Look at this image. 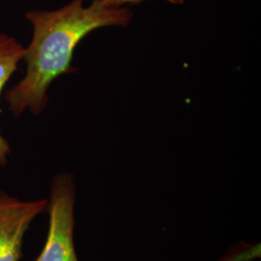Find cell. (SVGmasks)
Wrapping results in <instances>:
<instances>
[{
  "mask_svg": "<svg viewBox=\"0 0 261 261\" xmlns=\"http://www.w3.org/2000/svg\"><path fill=\"white\" fill-rule=\"evenodd\" d=\"M144 0H103V3L109 6V7H113V8H120V7H126V5L129 4H139ZM170 4L174 5H181L184 3L185 0H166Z\"/></svg>",
  "mask_w": 261,
  "mask_h": 261,
  "instance_id": "6",
  "label": "cell"
},
{
  "mask_svg": "<svg viewBox=\"0 0 261 261\" xmlns=\"http://www.w3.org/2000/svg\"><path fill=\"white\" fill-rule=\"evenodd\" d=\"M260 243L239 241L230 246L217 261H255L260 259Z\"/></svg>",
  "mask_w": 261,
  "mask_h": 261,
  "instance_id": "5",
  "label": "cell"
},
{
  "mask_svg": "<svg viewBox=\"0 0 261 261\" xmlns=\"http://www.w3.org/2000/svg\"><path fill=\"white\" fill-rule=\"evenodd\" d=\"M72 0L53 11L30 10L25 19L33 33L23 60L27 74L5 94L9 111L18 118L25 111L38 115L48 103L47 90L56 79L77 71L72 65L75 47L89 33L108 27L126 28L133 19L129 7L113 8L103 0Z\"/></svg>",
  "mask_w": 261,
  "mask_h": 261,
  "instance_id": "1",
  "label": "cell"
},
{
  "mask_svg": "<svg viewBox=\"0 0 261 261\" xmlns=\"http://www.w3.org/2000/svg\"><path fill=\"white\" fill-rule=\"evenodd\" d=\"M24 56V47L13 36L0 31V96ZM11 156L10 143L0 133V168H5Z\"/></svg>",
  "mask_w": 261,
  "mask_h": 261,
  "instance_id": "4",
  "label": "cell"
},
{
  "mask_svg": "<svg viewBox=\"0 0 261 261\" xmlns=\"http://www.w3.org/2000/svg\"><path fill=\"white\" fill-rule=\"evenodd\" d=\"M47 207V198L23 200L0 190V261H19L23 257L24 236Z\"/></svg>",
  "mask_w": 261,
  "mask_h": 261,
  "instance_id": "3",
  "label": "cell"
},
{
  "mask_svg": "<svg viewBox=\"0 0 261 261\" xmlns=\"http://www.w3.org/2000/svg\"><path fill=\"white\" fill-rule=\"evenodd\" d=\"M76 181L74 174H56L49 187L46 212L48 230L35 261H80L75 247Z\"/></svg>",
  "mask_w": 261,
  "mask_h": 261,
  "instance_id": "2",
  "label": "cell"
}]
</instances>
